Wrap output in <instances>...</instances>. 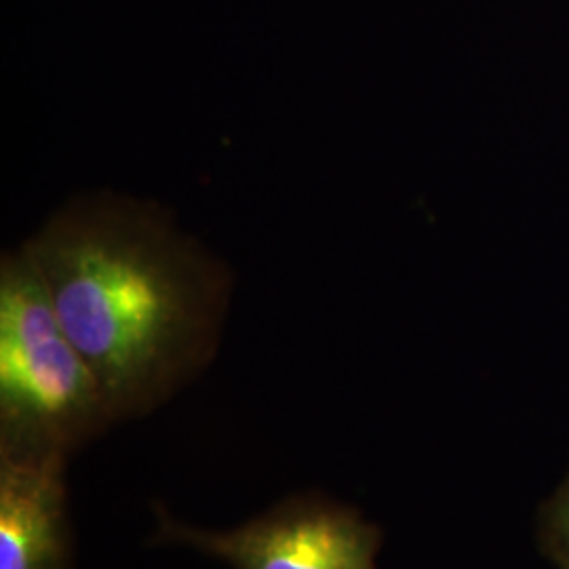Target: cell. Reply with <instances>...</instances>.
Listing matches in <instances>:
<instances>
[{"instance_id": "1", "label": "cell", "mask_w": 569, "mask_h": 569, "mask_svg": "<svg viewBox=\"0 0 569 569\" xmlns=\"http://www.w3.org/2000/svg\"><path fill=\"white\" fill-rule=\"evenodd\" d=\"M21 244L117 425L154 413L213 363L234 274L169 207L82 192Z\"/></svg>"}, {"instance_id": "2", "label": "cell", "mask_w": 569, "mask_h": 569, "mask_svg": "<svg viewBox=\"0 0 569 569\" xmlns=\"http://www.w3.org/2000/svg\"><path fill=\"white\" fill-rule=\"evenodd\" d=\"M102 387L61 327L20 244L0 256V451L70 458L114 427Z\"/></svg>"}, {"instance_id": "3", "label": "cell", "mask_w": 569, "mask_h": 569, "mask_svg": "<svg viewBox=\"0 0 569 569\" xmlns=\"http://www.w3.org/2000/svg\"><path fill=\"white\" fill-rule=\"evenodd\" d=\"M152 540L197 550L232 569H380L385 533L350 505L300 493L228 529L183 523L157 505Z\"/></svg>"}, {"instance_id": "4", "label": "cell", "mask_w": 569, "mask_h": 569, "mask_svg": "<svg viewBox=\"0 0 569 569\" xmlns=\"http://www.w3.org/2000/svg\"><path fill=\"white\" fill-rule=\"evenodd\" d=\"M68 460L0 451V569H74Z\"/></svg>"}, {"instance_id": "5", "label": "cell", "mask_w": 569, "mask_h": 569, "mask_svg": "<svg viewBox=\"0 0 569 569\" xmlns=\"http://www.w3.org/2000/svg\"><path fill=\"white\" fill-rule=\"evenodd\" d=\"M538 545L557 569H569V472L538 515Z\"/></svg>"}]
</instances>
